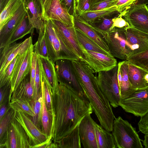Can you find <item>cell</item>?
I'll return each mask as SVG.
<instances>
[{"label":"cell","mask_w":148,"mask_h":148,"mask_svg":"<svg viewBox=\"0 0 148 148\" xmlns=\"http://www.w3.org/2000/svg\"><path fill=\"white\" fill-rule=\"evenodd\" d=\"M58 82L55 87H49L52 102L50 136L57 145L79 125L86 116L93 112L88 99L68 84Z\"/></svg>","instance_id":"6da1fadb"},{"label":"cell","mask_w":148,"mask_h":148,"mask_svg":"<svg viewBox=\"0 0 148 148\" xmlns=\"http://www.w3.org/2000/svg\"><path fill=\"white\" fill-rule=\"evenodd\" d=\"M44 21L49 58L54 63L60 59L79 60L65 45L51 20H45Z\"/></svg>","instance_id":"7a4b0ae2"},{"label":"cell","mask_w":148,"mask_h":148,"mask_svg":"<svg viewBox=\"0 0 148 148\" xmlns=\"http://www.w3.org/2000/svg\"><path fill=\"white\" fill-rule=\"evenodd\" d=\"M112 134L116 148H142L139 135L136 129L127 121L121 116L115 117L113 123Z\"/></svg>","instance_id":"3957f363"},{"label":"cell","mask_w":148,"mask_h":148,"mask_svg":"<svg viewBox=\"0 0 148 148\" xmlns=\"http://www.w3.org/2000/svg\"><path fill=\"white\" fill-rule=\"evenodd\" d=\"M118 65L108 71H100L96 76L101 91L114 108L119 106L121 99L118 79Z\"/></svg>","instance_id":"277c9868"},{"label":"cell","mask_w":148,"mask_h":148,"mask_svg":"<svg viewBox=\"0 0 148 148\" xmlns=\"http://www.w3.org/2000/svg\"><path fill=\"white\" fill-rule=\"evenodd\" d=\"M119 105L127 112L143 116L148 112V87L132 89L121 98Z\"/></svg>","instance_id":"5b68a950"},{"label":"cell","mask_w":148,"mask_h":148,"mask_svg":"<svg viewBox=\"0 0 148 148\" xmlns=\"http://www.w3.org/2000/svg\"><path fill=\"white\" fill-rule=\"evenodd\" d=\"M0 141V148H27L30 145L25 130L15 119L12 121Z\"/></svg>","instance_id":"8992f818"},{"label":"cell","mask_w":148,"mask_h":148,"mask_svg":"<svg viewBox=\"0 0 148 148\" xmlns=\"http://www.w3.org/2000/svg\"><path fill=\"white\" fill-rule=\"evenodd\" d=\"M126 28L114 27L108 32L99 33L107 44L112 56L125 60L127 58Z\"/></svg>","instance_id":"52a82bcc"},{"label":"cell","mask_w":148,"mask_h":148,"mask_svg":"<svg viewBox=\"0 0 148 148\" xmlns=\"http://www.w3.org/2000/svg\"><path fill=\"white\" fill-rule=\"evenodd\" d=\"M79 43L83 53L82 59L80 61L88 64L95 73L109 70L117 65V60L114 57L109 56L99 52L87 50L79 42Z\"/></svg>","instance_id":"ba28073f"},{"label":"cell","mask_w":148,"mask_h":148,"mask_svg":"<svg viewBox=\"0 0 148 148\" xmlns=\"http://www.w3.org/2000/svg\"><path fill=\"white\" fill-rule=\"evenodd\" d=\"M42 8L44 21L56 20L67 26H74V16L69 13L60 0H46Z\"/></svg>","instance_id":"9c48e42d"},{"label":"cell","mask_w":148,"mask_h":148,"mask_svg":"<svg viewBox=\"0 0 148 148\" xmlns=\"http://www.w3.org/2000/svg\"><path fill=\"white\" fill-rule=\"evenodd\" d=\"M55 64L58 80L68 84L81 97L88 99L75 75L72 60L60 59Z\"/></svg>","instance_id":"30bf717a"},{"label":"cell","mask_w":148,"mask_h":148,"mask_svg":"<svg viewBox=\"0 0 148 148\" xmlns=\"http://www.w3.org/2000/svg\"><path fill=\"white\" fill-rule=\"evenodd\" d=\"M125 33L127 58L148 49V34L131 27L125 29Z\"/></svg>","instance_id":"8fae6325"},{"label":"cell","mask_w":148,"mask_h":148,"mask_svg":"<svg viewBox=\"0 0 148 148\" xmlns=\"http://www.w3.org/2000/svg\"><path fill=\"white\" fill-rule=\"evenodd\" d=\"M32 44V38L30 36L22 42H16L0 49V76L17 55L24 53Z\"/></svg>","instance_id":"7c38bea8"},{"label":"cell","mask_w":148,"mask_h":148,"mask_svg":"<svg viewBox=\"0 0 148 148\" xmlns=\"http://www.w3.org/2000/svg\"><path fill=\"white\" fill-rule=\"evenodd\" d=\"M14 118L25 130L29 139L30 148L43 143L47 139L46 135L35 125L30 116L18 111H15Z\"/></svg>","instance_id":"4fadbf2b"},{"label":"cell","mask_w":148,"mask_h":148,"mask_svg":"<svg viewBox=\"0 0 148 148\" xmlns=\"http://www.w3.org/2000/svg\"><path fill=\"white\" fill-rule=\"evenodd\" d=\"M130 27L148 34V7L145 4H136L122 16Z\"/></svg>","instance_id":"5bb4252c"},{"label":"cell","mask_w":148,"mask_h":148,"mask_svg":"<svg viewBox=\"0 0 148 148\" xmlns=\"http://www.w3.org/2000/svg\"><path fill=\"white\" fill-rule=\"evenodd\" d=\"M50 20L65 45L80 60L82 59L83 53L80 48L75 27L67 26L58 21Z\"/></svg>","instance_id":"9a60e30c"},{"label":"cell","mask_w":148,"mask_h":148,"mask_svg":"<svg viewBox=\"0 0 148 148\" xmlns=\"http://www.w3.org/2000/svg\"><path fill=\"white\" fill-rule=\"evenodd\" d=\"M34 51V45L32 44L27 51L21 56L11 79L10 101L12 92L22 80L31 72L32 58Z\"/></svg>","instance_id":"2e32d148"},{"label":"cell","mask_w":148,"mask_h":148,"mask_svg":"<svg viewBox=\"0 0 148 148\" xmlns=\"http://www.w3.org/2000/svg\"><path fill=\"white\" fill-rule=\"evenodd\" d=\"M91 114L86 116L79 125L80 141L84 148H98L94 127V121Z\"/></svg>","instance_id":"e0dca14e"},{"label":"cell","mask_w":148,"mask_h":148,"mask_svg":"<svg viewBox=\"0 0 148 148\" xmlns=\"http://www.w3.org/2000/svg\"><path fill=\"white\" fill-rule=\"evenodd\" d=\"M26 14L23 3L12 18L0 30V49L9 45L18 26Z\"/></svg>","instance_id":"ac0fdd59"},{"label":"cell","mask_w":148,"mask_h":148,"mask_svg":"<svg viewBox=\"0 0 148 148\" xmlns=\"http://www.w3.org/2000/svg\"><path fill=\"white\" fill-rule=\"evenodd\" d=\"M29 23L38 34L44 22L42 8L38 0H25L23 2Z\"/></svg>","instance_id":"d6986e66"},{"label":"cell","mask_w":148,"mask_h":148,"mask_svg":"<svg viewBox=\"0 0 148 148\" xmlns=\"http://www.w3.org/2000/svg\"><path fill=\"white\" fill-rule=\"evenodd\" d=\"M74 27L85 33L99 45L108 53H110L108 47L102 36L92 26L77 15L74 16Z\"/></svg>","instance_id":"ffe728a7"},{"label":"cell","mask_w":148,"mask_h":148,"mask_svg":"<svg viewBox=\"0 0 148 148\" xmlns=\"http://www.w3.org/2000/svg\"><path fill=\"white\" fill-rule=\"evenodd\" d=\"M38 59L42 76L49 88L55 87L58 83L55 63L48 57L38 55Z\"/></svg>","instance_id":"44dd1931"},{"label":"cell","mask_w":148,"mask_h":148,"mask_svg":"<svg viewBox=\"0 0 148 148\" xmlns=\"http://www.w3.org/2000/svg\"><path fill=\"white\" fill-rule=\"evenodd\" d=\"M34 89L31 82L30 72L12 92L10 101L16 99H23L32 102L34 99Z\"/></svg>","instance_id":"7402d4cb"},{"label":"cell","mask_w":148,"mask_h":148,"mask_svg":"<svg viewBox=\"0 0 148 148\" xmlns=\"http://www.w3.org/2000/svg\"><path fill=\"white\" fill-rule=\"evenodd\" d=\"M147 73L148 72L143 69L128 62V77L133 89L141 88L148 87V84L144 78L145 76Z\"/></svg>","instance_id":"603a6c76"},{"label":"cell","mask_w":148,"mask_h":148,"mask_svg":"<svg viewBox=\"0 0 148 148\" xmlns=\"http://www.w3.org/2000/svg\"><path fill=\"white\" fill-rule=\"evenodd\" d=\"M94 124L98 148H116L115 143L112 134L95 121Z\"/></svg>","instance_id":"cb8c5ba5"},{"label":"cell","mask_w":148,"mask_h":148,"mask_svg":"<svg viewBox=\"0 0 148 148\" xmlns=\"http://www.w3.org/2000/svg\"><path fill=\"white\" fill-rule=\"evenodd\" d=\"M75 30L78 41L86 50L101 53L108 56L113 57L99 45L80 30L75 27Z\"/></svg>","instance_id":"d4e9b609"},{"label":"cell","mask_w":148,"mask_h":148,"mask_svg":"<svg viewBox=\"0 0 148 148\" xmlns=\"http://www.w3.org/2000/svg\"><path fill=\"white\" fill-rule=\"evenodd\" d=\"M116 13L120 14L117 11L116 6H114L101 10L88 11L79 16L87 22L92 23L99 19Z\"/></svg>","instance_id":"484cf974"},{"label":"cell","mask_w":148,"mask_h":148,"mask_svg":"<svg viewBox=\"0 0 148 148\" xmlns=\"http://www.w3.org/2000/svg\"><path fill=\"white\" fill-rule=\"evenodd\" d=\"M22 0H10L0 12V30L9 21L23 3Z\"/></svg>","instance_id":"4316f807"},{"label":"cell","mask_w":148,"mask_h":148,"mask_svg":"<svg viewBox=\"0 0 148 148\" xmlns=\"http://www.w3.org/2000/svg\"><path fill=\"white\" fill-rule=\"evenodd\" d=\"M81 143L78 125L62 139L57 145L58 148H81Z\"/></svg>","instance_id":"83f0119b"},{"label":"cell","mask_w":148,"mask_h":148,"mask_svg":"<svg viewBox=\"0 0 148 148\" xmlns=\"http://www.w3.org/2000/svg\"><path fill=\"white\" fill-rule=\"evenodd\" d=\"M33 30L34 29L29 23L26 14L12 36L9 45L22 38L26 35L32 33Z\"/></svg>","instance_id":"f1b7e54d"},{"label":"cell","mask_w":148,"mask_h":148,"mask_svg":"<svg viewBox=\"0 0 148 148\" xmlns=\"http://www.w3.org/2000/svg\"><path fill=\"white\" fill-rule=\"evenodd\" d=\"M42 104L41 115L42 131L49 138L50 135L52 117L45 103L43 88L41 86Z\"/></svg>","instance_id":"f546056e"},{"label":"cell","mask_w":148,"mask_h":148,"mask_svg":"<svg viewBox=\"0 0 148 148\" xmlns=\"http://www.w3.org/2000/svg\"><path fill=\"white\" fill-rule=\"evenodd\" d=\"M119 63L120 65L121 73V80L120 87L121 98L133 89L132 88L128 77V62L125 60Z\"/></svg>","instance_id":"4dcf8cb0"},{"label":"cell","mask_w":148,"mask_h":148,"mask_svg":"<svg viewBox=\"0 0 148 148\" xmlns=\"http://www.w3.org/2000/svg\"><path fill=\"white\" fill-rule=\"evenodd\" d=\"M32 102L26 99H18L11 100L9 104L15 111H22L33 118L34 113Z\"/></svg>","instance_id":"1f68e13d"},{"label":"cell","mask_w":148,"mask_h":148,"mask_svg":"<svg viewBox=\"0 0 148 148\" xmlns=\"http://www.w3.org/2000/svg\"><path fill=\"white\" fill-rule=\"evenodd\" d=\"M38 34V40L34 45V51H36L39 56L49 58L44 21L41 25Z\"/></svg>","instance_id":"d6a6232c"},{"label":"cell","mask_w":148,"mask_h":148,"mask_svg":"<svg viewBox=\"0 0 148 148\" xmlns=\"http://www.w3.org/2000/svg\"><path fill=\"white\" fill-rule=\"evenodd\" d=\"M126 60L148 72V49L128 57Z\"/></svg>","instance_id":"836d02e7"},{"label":"cell","mask_w":148,"mask_h":148,"mask_svg":"<svg viewBox=\"0 0 148 148\" xmlns=\"http://www.w3.org/2000/svg\"><path fill=\"white\" fill-rule=\"evenodd\" d=\"M42 90V89H41ZM34 113V116L32 118L35 125L42 130L41 115L42 112V96L41 92L35 97L32 102Z\"/></svg>","instance_id":"e575fe53"},{"label":"cell","mask_w":148,"mask_h":148,"mask_svg":"<svg viewBox=\"0 0 148 148\" xmlns=\"http://www.w3.org/2000/svg\"><path fill=\"white\" fill-rule=\"evenodd\" d=\"M22 55H17L9 64L2 75L0 76V88L11 82L12 77Z\"/></svg>","instance_id":"d590c367"},{"label":"cell","mask_w":148,"mask_h":148,"mask_svg":"<svg viewBox=\"0 0 148 148\" xmlns=\"http://www.w3.org/2000/svg\"><path fill=\"white\" fill-rule=\"evenodd\" d=\"M15 111L10 106L1 120L0 121V139L3 137L11 122L14 118Z\"/></svg>","instance_id":"8d00e7d4"},{"label":"cell","mask_w":148,"mask_h":148,"mask_svg":"<svg viewBox=\"0 0 148 148\" xmlns=\"http://www.w3.org/2000/svg\"><path fill=\"white\" fill-rule=\"evenodd\" d=\"M116 0H91L89 11L102 10L115 6Z\"/></svg>","instance_id":"74e56055"},{"label":"cell","mask_w":148,"mask_h":148,"mask_svg":"<svg viewBox=\"0 0 148 148\" xmlns=\"http://www.w3.org/2000/svg\"><path fill=\"white\" fill-rule=\"evenodd\" d=\"M41 86L43 89L46 105L48 111L51 116L52 102L49 87L46 80L42 76L41 73Z\"/></svg>","instance_id":"f35d334b"},{"label":"cell","mask_w":148,"mask_h":148,"mask_svg":"<svg viewBox=\"0 0 148 148\" xmlns=\"http://www.w3.org/2000/svg\"><path fill=\"white\" fill-rule=\"evenodd\" d=\"M96 21V22L93 23H99L98 25H91L96 31L99 33L101 32H109L112 25L113 23L112 18L110 19L103 18V20H101V21Z\"/></svg>","instance_id":"ab89813d"},{"label":"cell","mask_w":148,"mask_h":148,"mask_svg":"<svg viewBox=\"0 0 148 148\" xmlns=\"http://www.w3.org/2000/svg\"><path fill=\"white\" fill-rule=\"evenodd\" d=\"M41 73L39 61L37 58L36 71L35 79L34 98L41 92Z\"/></svg>","instance_id":"60d3db41"},{"label":"cell","mask_w":148,"mask_h":148,"mask_svg":"<svg viewBox=\"0 0 148 148\" xmlns=\"http://www.w3.org/2000/svg\"><path fill=\"white\" fill-rule=\"evenodd\" d=\"M91 0H78L76 7L77 15L80 16L89 10Z\"/></svg>","instance_id":"b9f144b4"},{"label":"cell","mask_w":148,"mask_h":148,"mask_svg":"<svg viewBox=\"0 0 148 148\" xmlns=\"http://www.w3.org/2000/svg\"><path fill=\"white\" fill-rule=\"evenodd\" d=\"M11 88V82L7 83L3 86L0 87V106L5 104L6 101L7 99L9 101Z\"/></svg>","instance_id":"7bdbcfd3"},{"label":"cell","mask_w":148,"mask_h":148,"mask_svg":"<svg viewBox=\"0 0 148 148\" xmlns=\"http://www.w3.org/2000/svg\"><path fill=\"white\" fill-rule=\"evenodd\" d=\"M61 5L69 13L74 16L77 15L75 0H60Z\"/></svg>","instance_id":"ee69618b"},{"label":"cell","mask_w":148,"mask_h":148,"mask_svg":"<svg viewBox=\"0 0 148 148\" xmlns=\"http://www.w3.org/2000/svg\"><path fill=\"white\" fill-rule=\"evenodd\" d=\"M113 23L109 31L114 27L120 28H127L130 27V26L127 21L123 17L119 15L118 17L112 18Z\"/></svg>","instance_id":"f6af8a7d"},{"label":"cell","mask_w":148,"mask_h":148,"mask_svg":"<svg viewBox=\"0 0 148 148\" xmlns=\"http://www.w3.org/2000/svg\"><path fill=\"white\" fill-rule=\"evenodd\" d=\"M38 56V55L36 52L34 51L32 58L30 73L31 82L34 89L35 86V79L36 73Z\"/></svg>","instance_id":"bcb514c9"},{"label":"cell","mask_w":148,"mask_h":148,"mask_svg":"<svg viewBox=\"0 0 148 148\" xmlns=\"http://www.w3.org/2000/svg\"><path fill=\"white\" fill-rule=\"evenodd\" d=\"M138 126L139 131L142 133L144 134L148 133V112L140 117Z\"/></svg>","instance_id":"7dc6e473"},{"label":"cell","mask_w":148,"mask_h":148,"mask_svg":"<svg viewBox=\"0 0 148 148\" xmlns=\"http://www.w3.org/2000/svg\"><path fill=\"white\" fill-rule=\"evenodd\" d=\"M52 138L51 136H50L45 141L35 145L32 148H48L49 145L52 143Z\"/></svg>","instance_id":"c3c4849f"},{"label":"cell","mask_w":148,"mask_h":148,"mask_svg":"<svg viewBox=\"0 0 148 148\" xmlns=\"http://www.w3.org/2000/svg\"><path fill=\"white\" fill-rule=\"evenodd\" d=\"M0 121L1 120L5 114L8 108L5 104H3L0 106Z\"/></svg>","instance_id":"681fc988"},{"label":"cell","mask_w":148,"mask_h":148,"mask_svg":"<svg viewBox=\"0 0 148 148\" xmlns=\"http://www.w3.org/2000/svg\"><path fill=\"white\" fill-rule=\"evenodd\" d=\"M10 0H0V10L1 12Z\"/></svg>","instance_id":"f907efd6"},{"label":"cell","mask_w":148,"mask_h":148,"mask_svg":"<svg viewBox=\"0 0 148 148\" xmlns=\"http://www.w3.org/2000/svg\"><path fill=\"white\" fill-rule=\"evenodd\" d=\"M143 145L145 148H148V133L145 134L144 139L142 140Z\"/></svg>","instance_id":"816d5d0a"},{"label":"cell","mask_w":148,"mask_h":148,"mask_svg":"<svg viewBox=\"0 0 148 148\" xmlns=\"http://www.w3.org/2000/svg\"><path fill=\"white\" fill-rule=\"evenodd\" d=\"M145 4L146 5L148 4V0H138L136 4Z\"/></svg>","instance_id":"f5cc1de1"},{"label":"cell","mask_w":148,"mask_h":148,"mask_svg":"<svg viewBox=\"0 0 148 148\" xmlns=\"http://www.w3.org/2000/svg\"><path fill=\"white\" fill-rule=\"evenodd\" d=\"M144 78L145 81L148 84V73L145 75Z\"/></svg>","instance_id":"db71d44e"},{"label":"cell","mask_w":148,"mask_h":148,"mask_svg":"<svg viewBox=\"0 0 148 148\" xmlns=\"http://www.w3.org/2000/svg\"><path fill=\"white\" fill-rule=\"evenodd\" d=\"M40 2L41 4L42 5V6L46 0H38Z\"/></svg>","instance_id":"11a10c76"},{"label":"cell","mask_w":148,"mask_h":148,"mask_svg":"<svg viewBox=\"0 0 148 148\" xmlns=\"http://www.w3.org/2000/svg\"><path fill=\"white\" fill-rule=\"evenodd\" d=\"M25 0H22V1L23 3L24 1Z\"/></svg>","instance_id":"9f6ffc18"},{"label":"cell","mask_w":148,"mask_h":148,"mask_svg":"<svg viewBox=\"0 0 148 148\" xmlns=\"http://www.w3.org/2000/svg\"></svg>","instance_id":"6f0895ef"}]
</instances>
